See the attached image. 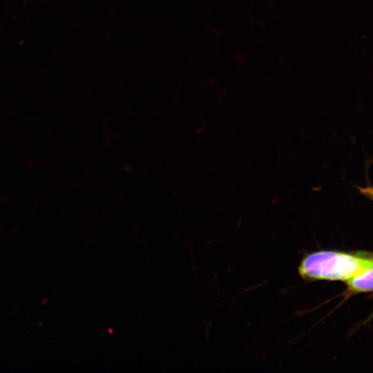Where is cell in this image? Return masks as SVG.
<instances>
[{
  "mask_svg": "<svg viewBox=\"0 0 373 373\" xmlns=\"http://www.w3.org/2000/svg\"><path fill=\"white\" fill-rule=\"evenodd\" d=\"M373 267V259L334 251L309 254L302 260L298 273L305 280H347Z\"/></svg>",
  "mask_w": 373,
  "mask_h": 373,
  "instance_id": "obj_1",
  "label": "cell"
},
{
  "mask_svg": "<svg viewBox=\"0 0 373 373\" xmlns=\"http://www.w3.org/2000/svg\"><path fill=\"white\" fill-rule=\"evenodd\" d=\"M350 287L356 291H373V267L347 280Z\"/></svg>",
  "mask_w": 373,
  "mask_h": 373,
  "instance_id": "obj_2",
  "label": "cell"
},
{
  "mask_svg": "<svg viewBox=\"0 0 373 373\" xmlns=\"http://www.w3.org/2000/svg\"><path fill=\"white\" fill-rule=\"evenodd\" d=\"M361 194L373 201V186L358 188Z\"/></svg>",
  "mask_w": 373,
  "mask_h": 373,
  "instance_id": "obj_3",
  "label": "cell"
}]
</instances>
